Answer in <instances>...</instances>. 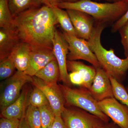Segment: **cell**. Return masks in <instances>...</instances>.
<instances>
[{
	"instance_id": "cell-33",
	"label": "cell",
	"mask_w": 128,
	"mask_h": 128,
	"mask_svg": "<svg viewBox=\"0 0 128 128\" xmlns=\"http://www.w3.org/2000/svg\"><path fill=\"white\" fill-rule=\"evenodd\" d=\"M18 128H30L25 120V117H24L20 120V124Z\"/></svg>"
},
{
	"instance_id": "cell-19",
	"label": "cell",
	"mask_w": 128,
	"mask_h": 128,
	"mask_svg": "<svg viewBox=\"0 0 128 128\" xmlns=\"http://www.w3.org/2000/svg\"><path fill=\"white\" fill-rule=\"evenodd\" d=\"M8 3L14 18L27 10L44 5L41 0H9Z\"/></svg>"
},
{
	"instance_id": "cell-28",
	"label": "cell",
	"mask_w": 128,
	"mask_h": 128,
	"mask_svg": "<svg viewBox=\"0 0 128 128\" xmlns=\"http://www.w3.org/2000/svg\"><path fill=\"white\" fill-rule=\"evenodd\" d=\"M20 120L2 118L0 119V128H18Z\"/></svg>"
},
{
	"instance_id": "cell-26",
	"label": "cell",
	"mask_w": 128,
	"mask_h": 128,
	"mask_svg": "<svg viewBox=\"0 0 128 128\" xmlns=\"http://www.w3.org/2000/svg\"><path fill=\"white\" fill-rule=\"evenodd\" d=\"M16 68L13 60L10 57L1 60L0 63V80H5L13 75Z\"/></svg>"
},
{
	"instance_id": "cell-14",
	"label": "cell",
	"mask_w": 128,
	"mask_h": 128,
	"mask_svg": "<svg viewBox=\"0 0 128 128\" xmlns=\"http://www.w3.org/2000/svg\"><path fill=\"white\" fill-rule=\"evenodd\" d=\"M21 41L15 26L0 29V61L10 56Z\"/></svg>"
},
{
	"instance_id": "cell-21",
	"label": "cell",
	"mask_w": 128,
	"mask_h": 128,
	"mask_svg": "<svg viewBox=\"0 0 128 128\" xmlns=\"http://www.w3.org/2000/svg\"><path fill=\"white\" fill-rule=\"evenodd\" d=\"M9 0H0V27L14 26V18L12 16L8 3Z\"/></svg>"
},
{
	"instance_id": "cell-27",
	"label": "cell",
	"mask_w": 128,
	"mask_h": 128,
	"mask_svg": "<svg viewBox=\"0 0 128 128\" xmlns=\"http://www.w3.org/2000/svg\"><path fill=\"white\" fill-rule=\"evenodd\" d=\"M119 30L121 35V42L127 56L128 55V21Z\"/></svg>"
},
{
	"instance_id": "cell-32",
	"label": "cell",
	"mask_w": 128,
	"mask_h": 128,
	"mask_svg": "<svg viewBox=\"0 0 128 128\" xmlns=\"http://www.w3.org/2000/svg\"><path fill=\"white\" fill-rule=\"evenodd\" d=\"M43 4L48 6H57L58 4L64 2L65 0H41Z\"/></svg>"
},
{
	"instance_id": "cell-9",
	"label": "cell",
	"mask_w": 128,
	"mask_h": 128,
	"mask_svg": "<svg viewBox=\"0 0 128 128\" xmlns=\"http://www.w3.org/2000/svg\"><path fill=\"white\" fill-rule=\"evenodd\" d=\"M104 113L120 128H128V108L119 103L114 97L98 102Z\"/></svg>"
},
{
	"instance_id": "cell-16",
	"label": "cell",
	"mask_w": 128,
	"mask_h": 128,
	"mask_svg": "<svg viewBox=\"0 0 128 128\" xmlns=\"http://www.w3.org/2000/svg\"><path fill=\"white\" fill-rule=\"evenodd\" d=\"M31 50V45L21 42L9 56L13 60L16 68L18 71L25 72L28 68Z\"/></svg>"
},
{
	"instance_id": "cell-4",
	"label": "cell",
	"mask_w": 128,
	"mask_h": 128,
	"mask_svg": "<svg viewBox=\"0 0 128 128\" xmlns=\"http://www.w3.org/2000/svg\"><path fill=\"white\" fill-rule=\"evenodd\" d=\"M60 86L68 105L80 108L98 117L104 123L109 121V118L101 111L97 101L88 90L72 89L66 85H60Z\"/></svg>"
},
{
	"instance_id": "cell-34",
	"label": "cell",
	"mask_w": 128,
	"mask_h": 128,
	"mask_svg": "<svg viewBox=\"0 0 128 128\" xmlns=\"http://www.w3.org/2000/svg\"><path fill=\"white\" fill-rule=\"evenodd\" d=\"M105 123L98 128H118L115 124H108L107 123Z\"/></svg>"
},
{
	"instance_id": "cell-37",
	"label": "cell",
	"mask_w": 128,
	"mask_h": 128,
	"mask_svg": "<svg viewBox=\"0 0 128 128\" xmlns=\"http://www.w3.org/2000/svg\"></svg>"
},
{
	"instance_id": "cell-5",
	"label": "cell",
	"mask_w": 128,
	"mask_h": 128,
	"mask_svg": "<svg viewBox=\"0 0 128 128\" xmlns=\"http://www.w3.org/2000/svg\"><path fill=\"white\" fill-rule=\"evenodd\" d=\"M32 76L18 70L8 80L0 97L1 111L13 103L19 97L22 89L28 82H32Z\"/></svg>"
},
{
	"instance_id": "cell-3",
	"label": "cell",
	"mask_w": 128,
	"mask_h": 128,
	"mask_svg": "<svg viewBox=\"0 0 128 128\" xmlns=\"http://www.w3.org/2000/svg\"><path fill=\"white\" fill-rule=\"evenodd\" d=\"M57 6L62 9L77 10L95 18L98 23L121 17L128 9V4L123 2L99 3L91 0H80L75 2H63Z\"/></svg>"
},
{
	"instance_id": "cell-20",
	"label": "cell",
	"mask_w": 128,
	"mask_h": 128,
	"mask_svg": "<svg viewBox=\"0 0 128 128\" xmlns=\"http://www.w3.org/2000/svg\"><path fill=\"white\" fill-rule=\"evenodd\" d=\"M54 14L64 32L70 35L77 36L70 18L66 10H64L57 6H51Z\"/></svg>"
},
{
	"instance_id": "cell-36",
	"label": "cell",
	"mask_w": 128,
	"mask_h": 128,
	"mask_svg": "<svg viewBox=\"0 0 128 128\" xmlns=\"http://www.w3.org/2000/svg\"><path fill=\"white\" fill-rule=\"evenodd\" d=\"M121 1L123 2L128 4V0H114V2H116Z\"/></svg>"
},
{
	"instance_id": "cell-7",
	"label": "cell",
	"mask_w": 128,
	"mask_h": 128,
	"mask_svg": "<svg viewBox=\"0 0 128 128\" xmlns=\"http://www.w3.org/2000/svg\"><path fill=\"white\" fill-rule=\"evenodd\" d=\"M61 116L67 128H98L105 123L89 113L70 108H65Z\"/></svg>"
},
{
	"instance_id": "cell-6",
	"label": "cell",
	"mask_w": 128,
	"mask_h": 128,
	"mask_svg": "<svg viewBox=\"0 0 128 128\" xmlns=\"http://www.w3.org/2000/svg\"><path fill=\"white\" fill-rule=\"evenodd\" d=\"M62 34L68 46V60H84L90 63L95 68L102 67L96 55L90 48L88 41L64 32Z\"/></svg>"
},
{
	"instance_id": "cell-25",
	"label": "cell",
	"mask_w": 128,
	"mask_h": 128,
	"mask_svg": "<svg viewBox=\"0 0 128 128\" xmlns=\"http://www.w3.org/2000/svg\"><path fill=\"white\" fill-rule=\"evenodd\" d=\"M28 104L39 108L50 104L43 92L39 88L34 86L28 98Z\"/></svg>"
},
{
	"instance_id": "cell-15",
	"label": "cell",
	"mask_w": 128,
	"mask_h": 128,
	"mask_svg": "<svg viewBox=\"0 0 128 128\" xmlns=\"http://www.w3.org/2000/svg\"><path fill=\"white\" fill-rule=\"evenodd\" d=\"M28 90V88H23L19 97L1 111V115L2 118L20 120L25 116Z\"/></svg>"
},
{
	"instance_id": "cell-13",
	"label": "cell",
	"mask_w": 128,
	"mask_h": 128,
	"mask_svg": "<svg viewBox=\"0 0 128 128\" xmlns=\"http://www.w3.org/2000/svg\"><path fill=\"white\" fill-rule=\"evenodd\" d=\"M66 10L75 29L77 36L87 41L89 40L94 28L91 16L77 10Z\"/></svg>"
},
{
	"instance_id": "cell-2",
	"label": "cell",
	"mask_w": 128,
	"mask_h": 128,
	"mask_svg": "<svg viewBox=\"0 0 128 128\" xmlns=\"http://www.w3.org/2000/svg\"><path fill=\"white\" fill-rule=\"evenodd\" d=\"M104 28L103 23L98 22L87 41L102 68L108 76L118 81L128 70V55L126 58L122 59L115 55L113 50H108L104 48L101 42V36Z\"/></svg>"
},
{
	"instance_id": "cell-18",
	"label": "cell",
	"mask_w": 128,
	"mask_h": 128,
	"mask_svg": "<svg viewBox=\"0 0 128 128\" xmlns=\"http://www.w3.org/2000/svg\"><path fill=\"white\" fill-rule=\"evenodd\" d=\"M34 76L46 82H57L60 78V71L56 60H53L49 62Z\"/></svg>"
},
{
	"instance_id": "cell-29",
	"label": "cell",
	"mask_w": 128,
	"mask_h": 128,
	"mask_svg": "<svg viewBox=\"0 0 128 128\" xmlns=\"http://www.w3.org/2000/svg\"><path fill=\"white\" fill-rule=\"evenodd\" d=\"M69 79L71 83L78 86H82L84 80L82 76L77 72H72L69 74Z\"/></svg>"
},
{
	"instance_id": "cell-22",
	"label": "cell",
	"mask_w": 128,
	"mask_h": 128,
	"mask_svg": "<svg viewBox=\"0 0 128 128\" xmlns=\"http://www.w3.org/2000/svg\"><path fill=\"white\" fill-rule=\"evenodd\" d=\"M24 117L30 128H42L40 112L38 108L28 104Z\"/></svg>"
},
{
	"instance_id": "cell-12",
	"label": "cell",
	"mask_w": 128,
	"mask_h": 128,
	"mask_svg": "<svg viewBox=\"0 0 128 128\" xmlns=\"http://www.w3.org/2000/svg\"><path fill=\"white\" fill-rule=\"evenodd\" d=\"M55 59L53 49L32 46L29 64L24 73L30 76H34L49 62Z\"/></svg>"
},
{
	"instance_id": "cell-30",
	"label": "cell",
	"mask_w": 128,
	"mask_h": 128,
	"mask_svg": "<svg viewBox=\"0 0 128 128\" xmlns=\"http://www.w3.org/2000/svg\"><path fill=\"white\" fill-rule=\"evenodd\" d=\"M128 21V9L123 16L116 22L113 28V31L116 32L119 30Z\"/></svg>"
},
{
	"instance_id": "cell-23",
	"label": "cell",
	"mask_w": 128,
	"mask_h": 128,
	"mask_svg": "<svg viewBox=\"0 0 128 128\" xmlns=\"http://www.w3.org/2000/svg\"><path fill=\"white\" fill-rule=\"evenodd\" d=\"M114 98H116L128 108V93L123 85L112 76H109Z\"/></svg>"
},
{
	"instance_id": "cell-35",
	"label": "cell",
	"mask_w": 128,
	"mask_h": 128,
	"mask_svg": "<svg viewBox=\"0 0 128 128\" xmlns=\"http://www.w3.org/2000/svg\"><path fill=\"white\" fill-rule=\"evenodd\" d=\"M79 0H65L64 2H77ZM104 0L110 2H114V0Z\"/></svg>"
},
{
	"instance_id": "cell-24",
	"label": "cell",
	"mask_w": 128,
	"mask_h": 128,
	"mask_svg": "<svg viewBox=\"0 0 128 128\" xmlns=\"http://www.w3.org/2000/svg\"><path fill=\"white\" fill-rule=\"evenodd\" d=\"M40 112L42 128H50L56 116L50 104L38 108Z\"/></svg>"
},
{
	"instance_id": "cell-10",
	"label": "cell",
	"mask_w": 128,
	"mask_h": 128,
	"mask_svg": "<svg viewBox=\"0 0 128 128\" xmlns=\"http://www.w3.org/2000/svg\"><path fill=\"white\" fill-rule=\"evenodd\" d=\"M53 49L60 71V80L70 86L71 82L67 72V58L69 53L68 46L62 34L56 30L53 39Z\"/></svg>"
},
{
	"instance_id": "cell-17",
	"label": "cell",
	"mask_w": 128,
	"mask_h": 128,
	"mask_svg": "<svg viewBox=\"0 0 128 128\" xmlns=\"http://www.w3.org/2000/svg\"><path fill=\"white\" fill-rule=\"evenodd\" d=\"M67 68L69 70L77 72L80 74L84 80L82 86L89 90L92 84L96 74V68L88 66L81 62L75 60H68Z\"/></svg>"
},
{
	"instance_id": "cell-11",
	"label": "cell",
	"mask_w": 128,
	"mask_h": 128,
	"mask_svg": "<svg viewBox=\"0 0 128 128\" xmlns=\"http://www.w3.org/2000/svg\"><path fill=\"white\" fill-rule=\"evenodd\" d=\"M102 68H96V76L92 84L88 90L98 102L114 97L109 76Z\"/></svg>"
},
{
	"instance_id": "cell-1",
	"label": "cell",
	"mask_w": 128,
	"mask_h": 128,
	"mask_svg": "<svg viewBox=\"0 0 128 128\" xmlns=\"http://www.w3.org/2000/svg\"><path fill=\"white\" fill-rule=\"evenodd\" d=\"M22 42L32 46L53 49V39L58 24L52 8L42 5L22 12L14 18Z\"/></svg>"
},
{
	"instance_id": "cell-31",
	"label": "cell",
	"mask_w": 128,
	"mask_h": 128,
	"mask_svg": "<svg viewBox=\"0 0 128 128\" xmlns=\"http://www.w3.org/2000/svg\"><path fill=\"white\" fill-rule=\"evenodd\" d=\"M50 128H67L61 116H56L55 119Z\"/></svg>"
},
{
	"instance_id": "cell-8",
	"label": "cell",
	"mask_w": 128,
	"mask_h": 128,
	"mask_svg": "<svg viewBox=\"0 0 128 128\" xmlns=\"http://www.w3.org/2000/svg\"><path fill=\"white\" fill-rule=\"evenodd\" d=\"M32 82L43 92L55 116H61L65 108V100L60 86L57 82H46L35 76H32Z\"/></svg>"
}]
</instances>
